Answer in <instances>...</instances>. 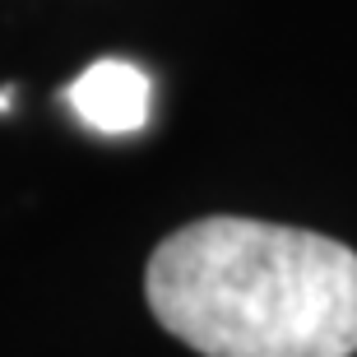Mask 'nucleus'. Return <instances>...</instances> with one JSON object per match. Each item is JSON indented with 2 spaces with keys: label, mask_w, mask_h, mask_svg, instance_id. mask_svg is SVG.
<instances>
[{
  "label": "nucleus",
  "mask_w": 357,
  "mask_h": 357,
  "mask_svg": "<svg viewBox=\"0 0 357 357\" xmlns=\"http://www.w3.org/2000/svg\"><path fill=\"white\" fill-rule=\"evenodd\" d=\"M158 325L204 357H353L357 251L306 227L199 218L144 274Z\"/></svg>",
  "instance_id": "nucleus-1"
},
{
  "label": "nucleus",
  "mask_w": 357,
  "mask_h": 357,
  "mask_svg": "<svg viewBox=\"0 0 357 357\" xmlns=\"http://www.w3.org/2000/svg\"><path fill=\"white\" fill-rule=\"evenodd\" d=\"M70 107L102 135H130L149 121V75L130 61H98L70 84Z\"/></svg>",
  "instance_id": "nucleus-2"
}]
</instances>
